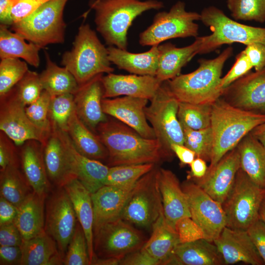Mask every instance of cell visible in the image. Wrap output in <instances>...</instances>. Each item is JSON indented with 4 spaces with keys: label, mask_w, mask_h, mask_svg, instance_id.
Listing matches in <instances>:
<instances>
[{
    "label": "cell",
    "mask_w": 265,
    "mask_h": 265,
    "mask_svg": "<svg viewBox=\"0 0 265 265\" xmlns=\"http://www.w3.org/2000/svg\"><path fill=\"white\" fill-rule=\"evenodd\" d=\"M63 187L70 198L77 220L85 234L91 264L95 257L93 248L94 211L91 194L77 178L70 180Z\"/></svg>",
    "instance_id": "obj_29"
},
{
    "label": "cell",
    "mask_w": 265,
    "mask_h": 265,
    "mask_svg": "<svg viewBox=\"0 0 265 265\" xmlns=\"http://www.w3.org/2000/svg\"><path fill=\"white\" fill-rule=\"evenodd\" d=\"M75 110L73 94L67 93L52 96L49 111L52 127L66 132L69 119Z\"/></svg>",
    "instance_id": "obj_41"
},
{
    "label": "cell",
    "mask_w": 265,
    "mask_h": 265,
    "mask_svg": "<svg viewBox=\"0 0 265 265\" xmlns=\"http://www.w3.org/2000/svg\"><path fill=\"white\" fill-rule=\"evenodd\" d=\"M213 242L222 256L225 265L239 262L251 265H265L246 230L225 226Z\"/></svg>",
    "instance_id": "obj_20"
},
{
    "label": "cell",
    "mask_w": 265,
    "mask_h": 265,
    "mask_svg": "<svg viewBox=\"0 0 265 265\" xmlns=\"http://www.w3.org/2000/svg\"><path fill=\"white\" fill-rule=\"evenodd\" d=\"M10 165H20L19 148L3 132H0V171Z\"/></svg>",
    "instance_id": "obj_49"
},
{
    "label": "cell",
    "mask_w": 265,
    "mask_h": 265,
    "mask_svg": "<svg viewBox=\"0 0 265 265\" xmlns=\"http://www.w3.org/2000/svg\"><path fill=\"white\" fill-rule=\"evenodd\" d=\"M189 165L191 170L187 176L188 179H201L203 178L206 174L208 168L206 161L198 157H196Z\"/></svg>",
    "instance_id": "obj_60"
},
{
    "label": "cell",
    "mask_w": 265,
    "mask_h": 265,
    "mask_svg": "<svg viewBox=\"0 0 265 265\" xmlns=\"http://www.w3.org/2000/svg\"><path fill=\"white\" fill-rule=\"evenodd\" d=\"M28 70L27 64L19 58H8L0 62V96L11 89L23 78Z\"/></svg>",
    "instance_id": "obj_44"
},
{
    "label": "cell",
    "mask_w": 265,
    "mask_h": 265,
    "mask_svg": "<svg viewBox=\"0 0 265 265\" xmlns=\"http://www.w3.org/2000/svg\"><path fill=\"white\" fill-rule=\"evenodd\" d=\"M13 88L26 106L36 101L43 90L39 75L29 70Z\"/></svg>",
    "instance_id": "obj_47"
},
{
    "label": "cell",
    "mask_w": 265,
    "mask_h": 265,
    "mask_svg": "<svg viewBox=\"0 0 265 265\" xmlns=\"http://www.w3.org/2000/svg\"><path fill=\"white\" fill-rule=\"evenodd\" d=\"M181 186L187 197L191 218L202 229L205 239L213 242L226 226L222 204L194 182L186 181Z\"/></svg>",
    "instance_id": "obj_15"
},
{
    "label": "cell",
    "mask_w": 265,
    "mask_h": 265,
    "mask_svg": "<svg viewBox=\"0 0 265 265\" xmlns=\"http://www.w3.org/2000/svg\"><path fill=\"white\" fill-rule=\"evenodd\" d=\"M23 241L22 236L14 222L0 226V246H21Z\"/></svg>",
    "instance_id": "obj_53"
},
{
    "label": "cell",
    "mask_w": 265,
    "mask_h": 265,
    "mask_svg": "<svg viewBox=\"0 0 265 265\" xmlns=\"http://www.w3.org/2000/svg\"><path fill=\"white\" fill-rule=\"evenodd\" d=\"M265 122V114L243 110L222 98L212 104L211 128L213 147L208 169L214 166L255 128Z\"/></svg>",
    "instance_id": "obj_2"
},
{
    "label": "cell",
    "mask_w": 265,
    "mask_h": 265,
    "mask_svg": "<svg viewBox=\"0 0 265 265\" xmlns=\"http://www.w3.org/2000/svg\"><path fill=\"white\" fill-rule=\"evenodd\" d=\"M212 106L211 104H197L179 102L177 115L182 127L195 130L210 127Z\"/></svg>",
    "instance_id": "obj_39"
},
{
    "label": "cell",
    "mask_w": 265,
    "mask_h": 265,
    "mask_svg": "<svg viewBox=\"0 0 265 265\" xmlns=\"http://www.w3.org/2000/svg\"><path fill=\"white\" fill-rule=\"evenodd\" d=\"M97 30L106 43L127 50L128 31L133 20L143 13L164 7L158 0H92Z\"/></svg>",
    "instance_id": "obj_4"
},
{
    "label": "cell",
    "mask_w": 265,
    "mask_h": 265,
    "mask_svg": "<svg viewBox=\"0 0 265 265\" xmlns=\"http://www.w3.org/2000/svg\"><path fill=\"white\" fill-rule=\"evenodd\" d=\"M51 95L43 90L39 98L25 107L26 114L31 122L43 132L50 133L52 126L49 118Z\"/></svg>",
    "instance_id": "obj_46"
},
{
    "label": "cell",
    "mask_w": 265,
    "mask_h": 265,
    "mask_svg": "<svg viewBox=\"0 0 265 265\" xmlns=\"http://www.w3.org/2000/svg\"><path fill=\"white\" fill-rule=\"evenodd\" d=\"M63 265H91L88 251L86 238L80 223L76 228L65 253Z\"/></svg>",
    "instance_id": "obj_45"
},
{
    "label": "cell",
    "mask_w": 265,
    "mask_h": 265,
    "mask_svg": "<svg viewBox=\"0 0 265 265\" xmlns=\"http://www.w3.org/2000/svg\"><path fill=\"white\" fill-rule=\"evenodd\" d=\"M240 168L252 181L265 190V148L250 132L237 146Z\"/></svg>",
    "instance_id": "obj_32"
},
{
    "label": "cell",
    "mask_w": 265,
    "mask_h": 265,
    "mask_svg": "<svg viewBox=\"0 0 265 265\" xmlns=\"http://www.w3.org/2000/svg\"><path fill=\"white\" fill-rule=\"evenodd\" d=\"M0 171V196L18 208L33 191L20 165H10Z\"/></svg>",
    "instance_id": "obj_38"
},
{
    "label": "cell",
    "mask_w": 265,
    "mask_h": 265,
    "mask_svg": "<svg viewBox=\"0 0 265 265\" xmlns=\"http://www.w3.org/2000/svg\"><path fill=\"white\" fill-rule=\"evenodd\" d=\"M134 185L124 186L104 185L91 194L94 211L93 231L107 223L121 218Z\"/></svg>",
    "instance_id": "obj_23"
},
{
    "label": "cell",
    "mask_w": 265,
    "mask_h": 265,
    "mask_svg": "<svg viewBox=\"0 0 265 265\" xmlns=\"http://www.w3.org/2000/svg\"><path fill=\"white\" fill-rule=\"evenodd\" d=\"M148 100L127 96L103 98L102 106L107 115L132 128L142 136L154 139L156 138L154 131L148 123L145 112Z\"/></svg>",
    "instance_id": "obj_17"
},
{
    "label": "cell",
    "mask_w": 265,
    "mask_h": 265,
    "mask_svg": "<svg viewBox=\"0 0 265 265\" xmlns=\"http://www.w3.org/2000/svg\"><path fill=\"white\" fill-rule=\"evenodd\" d=\"M175 230L180 243L205 238L203 230L191 217L185 216L179 219L175 224Z\"/></svg>",
    "instance_id": "obj_48"
},
{
    "label": "cell",
    "mask_w": 265,
    "mask_h": 265,
    "mask_svg": "<svg viewBox=\"0 0 265 265\" xmlns=\"http://www.w3.org/2000/svg\"><path fill=\"white\" fill-rule=\"evenodd\" d=\"M155 165L148 163L109 167L104 185L124 186L134 185L141 177L152 170Z\"/></svg>",
    "instance_id": "obj_40"
},
{
    "label": "cell",
    "mask_w": 265,
    "mask_h": 265,
    "mask_svg": "<svg viewBox=\"0 0 265 265\" xmlns=\"http://www.w3.org/2000/svg\"><path fill=\"white\" fill-rule=\"evenodd\" d=\"M201 44L200 37H197L190 45L178 48L167 42L158 45L159 62L156 77L163 82L180 74L182 68L195 55L199 54Z\"/></svg>",
    "instance_id": "obj_27"
},
{
    "label": "cell",
    "mask_w": 265,
    "mask_h": 265,
    "mask_svg": "<svg viewBox=\"0 0 265 265\" xmlns=\"http://www.w3.org/2000/svg\"><path fill=\"white\" fill-rule=\"evenodd\" d=\"M222 96L235 107L265 114V68L249 72L226 88Z\"/></svg>",
    "instance_id": "obj_16"
},
{
    "label": "cell",
    "mask_w": 265,
    "mask_h": 265,
    "mask_svg": "<svg viewBox=\"0 0 265 265\" xmlns=\"http://www.w3.org/2000/svg\"><path fill=\"white\" fill-rule=\"evenodd\" d=\"M18 208L0 197V226L13 223L17 215Z\"/></svg>",
    "instance_id": "obj_57"
},
{
    "label": "cell",
    "mask_w": 265,
    "mask_h": 265,
    "mask_svg": "<svg viewBox=\"0 0 265 265\" xmlns=\"http://www.w3.org/2000/svg\"><path fill=\"white\" fill-rule=\"evenodd\" d=\"M167 265H222V256L213 242L205 238L179 243L174 248Z\"/></svg>",
    "instance_id": "obj_28"
},
{
    "label": "cell",
    "mask_w": 265,
    "mask_h": 265,
    "mask_svg": "<svg viewBox=\"0 0 265 265\" xmlns=\"http://www.w3.org/2000/svg\"><path fill=\"white\" fill-rule=\"evenodd\" d=\"M250 133L265 148V122L255 128Z\"/></svg>",
    "instance_id": "obj_61"
},
{
    "label": "cell",
    "mask_w": 265,
    "mask_h": 265,
    "mask_svg": "<svg viewBox=\"0 0 265 265\" xmlns=\"http://www.w3.org/2000/svg\"><path fill=\"white\" fill-rule=\"evenodd\" d=\"M45 53L46 68L39 75L43 90L51 96L67 93L74 95L80 86L75 77L65 67H60L53 62L47 52Z\"/></svg>",
    "instance_id": "obj_37"
},
{
    "label": "cell",
    "mask_w": 265,
    "mask_h": 265,
    "mask_svg": "<svg viewBox=\"0 0 265 265\" xmlns=\"http://www.w3.org/2000/svg\"><path fill=\"white\" fill-rule=\"evenodd\" d=\"M259 218L265 223V198L262 203L260 209Z\"/></svg>",
    "instance_id": "obj_62"
},
{
    "label": "cell",
    "mask_w": 265,
    "mask_h": 265,
    "mask_svg": "<svg viewBox=\"0 0 265 265\" xmlns=\"http://www.w3.org/2000/svg\"><path fill=\"white\" fill-rule=\"evenodd\" d=\"M233 51L229 47L213 59H199V67L195 71L166 81L169 90L179 102L212 104L223 93L222 71Z\"/></svg>",
    "instance_id": "obj_3"
},
{
    "label": "cell",
    "mask_w": 265,
    "mask_h": 265,
    "mask_svg": "<svg viewBox=\"0 0 265 265\" xmlns=\"http://www.w3.org/2000/svg\"><path fill=\"white\" fill-rule=\"evenodd\" d=\"M107 48L108 58L119 69L138 75L156 76L159 62L158 45L147 52L133 53L113 46Z\"/></svg>",
    "instance_id": "obj_30"
},
{
    "label": "cell",
    "mask_w": 265,
    "mask_h": 265,
    "mask_svg": "<svg viewBox=\"0 0 265 265\" xmlns=\"http://www.w3.org/2000/svg\"><path fill=\"white\" fill-rule=\"evenodd\" d=\"M170 148L182 165H189L196 157L195 153L184 145L173 144Z\"/></svg>",
    "instance_id": "obj_58"
},
{
    "label": "cell",
    "mask_w": 265,
    "mask_h": 265,
    "mask_svg": "<svg viewBox=\"0 0 265 265\" xmlns=\"http://www.w3.org/2000/svg\"><path fill=\"white\" fill-rule=\"evenodd\" d=\"M246 231L265 265V223L259 218Z\"/></svg>",
    "instance_id": "obj_52"
},
{
    "label": "cell",
    "mask_w": 265,
    "mask_h": 265,
    "mask_svg": "<svg viewBox=\"0 0 265 265\" xmlns=\"http://www.w3.org/2000/svg\"><path fill=\"white\" fill-rule=\"evenodd\" d=\"M18 148L20 165L26 179L33 192L46 197L51 183L44 161L42 143L36 140H29Z\"/></svg>",
    "instance_id": "obj_24"
},
{
    "label": "cell",
    "mask_w": 265,
    "mask_h": 265,
    "mask_svg": "<svg viewBox=\"0 0 265 265\" xmlns=\"http://www.w3.org/2000/svg\"><path fill=\"white\" fill-rule=\"evenodd\" d=\"M200 14V21L210 28L212 33L200 37L199 54L209 53L224 44L238 43L247 46L254 43L265 44V28L238 23L214 6L204 8Z\"/></svg>",
    "instance_id": "obj_6"
},
{
    "label": "cell",
    "mask_w": 265,
    "mask_h": 265,
    "mask_svg": "<svg viewBox=\"0 0 265 265\" xmlns=\"http://www.w3.org/2000/svg\"><path fill=\"white\" fill-rule=\"evenodd\" d=\"M21 265H63L55 241L45 231L38 236L23 240L21 246Z\"/></svg>",
    "instance_id": "obj_31"
},
{
    "label": "cell",
    "mask_w": 265,
    "mask_h": 265,
    "mask_svg": "<svg viewBox=\"0 0 265 265\" xmlns=\"http://www.w3.org/2000/svg\"><path fill=\"white\" fill-rule=\"evenodd\" d=\"M68 0H49L12 29L26 40L42 48L64 41L66 24L63 15Z\"/></svg>",
    "instance_id": "obj_7"
},
{
    "label": "cell",
    "mask_w": 265,
    "mask_h": 265,
    "mask_svg": "<svg viewBox=\"0 0 265 265\" xmlns=\"http://www.w3.org/2000/svg\"><path fill=\"white\" fill-rule=\"evenodd\" d=\"M152 230L150 238L141 248L159 265H167L174 248L180 243L178 235L166 222L164 213L158 218Z\"/></svg>",
    "instance_id": "obj_35"
},
{
    "label": "cell",
    "mask_w": 265,
    "mask_h": 265,
    "mask_svg": "<svg viewBox=\"0 0 265 265\" xmlns=\"http://www.w3.org/2000/svg\"><path fill=\"white\" fill-rule=\"evenodd\" d=\"M102 82L103 98L127 96L150 100L163 82L153 76L118 75L112 73L103 76Z\"/></svg>",
    "instance_id": "obj_21"
},
{
    "label": "cell",
    "mask_w": 265,
    "mask_h": 265,
    "mask_svg": "<svg viewBox=\"0 0 265 265\" xmlns=\"http://www.w3.org/2000/svg\"><path fill=\"white\" fill-rule=\"evenodd\" d=\"M239 168V155L236 147L227 153L214 166L208 169L203 178L190 179H193L194 183L212 198L222 204L232 188Z\"/></svg>",
    "instance_id": "obj_18"
},
{
    "label": "cell",
    "mask_w": 265,
    "mask_h": 265,
    "mask_svg": "<svg viewBox=\"0 0 265 265\" xmlns=\"http://www.w3.org/2000/svg\"><path fill=\"white\" fill-rule=\"evenodd\" d=\"M26 39L16 32H12L7 26H0V57L22 58L30 65L38 67L40 64L39 52L41 47Z\"/></svg>",
    "instance_id": "obj_36"
},
{
    "label": "cell",
    "mask_w": 265,
    "mask_h": 265,
    "mask_svg": "<svg viewBox=\"0 0 265 265\" xmlns=\"http://www.w3.org/2000/svg\"><path fill=\"white\" fill-rule=\"evenodd\" d=\"M253 68L244 50L236 56V61L226 75L221 78V87L224 90L232 83L247 74Z\"/></svg>",
    "instance_id": "obj_50"
},
{
    "label": "cell",
    "mask_w": 265,
    "mask_h": 265,
    "mask_svg": "<svg viewBox=\"0 0 265 265\" xmlns=\"http://www.w3.org/2000/svg\"><path fill=\"white\" fill-rule=\"evenodd\" d=\"M96 134L106 148L109 167L156 164L168 156L157 138H148L117 119L110 117L97 128Z\"/></svg>",
    "instance_id": "obj_1"
},
{
    "label": "cell",
    "mask_w": 265,
    "mask_h": 265,
    "mask_svg": "<svg viewBox=\"0 0 265 265\" xmlns=\"http://www.w3.org/2000/svg\"><path fill=\"white\" fill-rule=\"evenodd\" d=\"M45 211V231L55 241L64 259L78 220L70 198L63 187H58L49 197Z\"/></svg>",
    "instance_id": "obj_14"
},
{
    "label": "cell",
    "mask_w": 265,
    "mask_h": 265,
    "mask_svg": "<svg viewBox=\"0 0 265 265\" xmlns=\"http://www.w3.org/2000/svg\"><path fill=\"white\" fill-rule=\"evenodd\" d=\"M61 64L81 85L96 76L114 71L107 48L102 43L88 24H82L71 50L62 55Z\"/></svg>",
    "instance_id": "obj_5"
},
{
    "label": "cell",
    "mask_w": 265,
    "mask_h": 265,
    "mask_svg": "<svg viewBox=\"0 0 265 265\" xmlns=\"http://www.w3.org/2000/svg\"><path fill=\"white\" fill-rule=\"evenodd\" d=\"M226 3L236 20L265 22V0H226Z\"/></svg>",
    "instance_id": "obj_43"
},
{
    "label": "cell",
    "mask_w": 265,
    "mask_h": 265,
    "mask_svg": "<svg viewBox=\"0 0 265 265\" xmlns=\"http://www.w3.org/2000/svg\"><path fill=\"white\" fill-rule=\"evenodd\" d=\"M52 128L42 144L43 159L50 183L57 187H63L76 178L70 167L62 142L56 131Z\"/></svg>",
    "instance_id": "obj_26"
},
{
    "label": "cell",
    "mask_w": 265,
    "mask_h": 265,
    "mask_svg": "<svg viewBox=\"0 0 265 265\" xmlns=\"http://www.w3.org/2000/svg\"><path fill=\"white\" fill-rule=\"evenodd\" d=\"M25 107L13 88L0 96V130L17 147L29 140L43 144L51 132L47 133L35 126L27 117Z\"/></svg>",
    "instance_id": "obj_13"
},
{
    "label": "cell",
    "mask_w": 265,
    "mask_h": 265,
    "mask_svg": "<svg viewBox=\"0 0 265 265\" xmlns=\"http://www.w3.org/2000/svg\"><path fill=\"white\" fill-rule=\"evenodd\" d=\"M21 246H0V265H21L22 261Z\"/></svg>",
    "instance_id": "obj_55"
},
{
    "label": "cell",
    "mask_w": 265,
    "mask_h": 265,
    "mask_svg": "<svg viewBox=\"0 0 265 265\" xmlns=\"http://www.w3.org/2000/svg\"><path fill=\"white\" fill-rule=\"evenodd\" d=\"M77 150L84 156L107 160L108 152L99 136L79 118L76 110L71 115L66 131Z\"/></svg>",
    "instance_id": "obj_34"
},
{
    "label": "cell",
    "mask_w": 265,
    "mask_h": 265,
    "mask_svg": "<svg viewBox=\"0 0 265 265\" xmlns=\"http://www.w3.org/2000/svg\"><path fill=\"white\" fill-rule=\"evenodd\" d=\"M19 0H0V24L12 26L13 24L11 18V10L13 6Z\"/></svg>",
    "instance_id": "obj_59"
},
{
    "label": "cell",
    "mask_w": 265,
    "mask_h": 265,
    "mask_svg": "<svg viewBox=\"0 0 265 265\" xmlns=\"http://www.w3.org/2000/svg\"><path fill=\"white\" fill-rule=\"evenodd\" d=\"M200 14L186 9L184 2L178 1L168 11L158 13L153 22L139 36L142 46L159 45L166 40L177 38L197 37Z\"/></svg>",
    "instance_id": "obj_11"
},
{
    "label": "cell",
    "mask_w": 265,
    "mask_h": 265,
    "mask_svg": "<svg viewBox=\"0 0 265 265\" xmlns=\"http://www.w3.org/2000/svg\"><path fill=\"white\" fill-rule=\"evenodd\" d=\"M45 198L33 192L18 207L14 223L23 240L30 239L45 231Z\"/></svg>",
    "instance_id": "obj_33"
},
{
    "label": "cell",
    "mask_w": 265,
    "mask_h": 265,
    "mask_svg": "<svg viewBox=\"0 0 265 265\" xmlns=\"http://www.w3.org/2000/svg\"><path fill=\"white\" fill-rule=\"evenodd\" d=\"M265 198V190L254 183L240 168L230 193L222 204L226 226L247 230L259 218Z\"/></svg>",
    "instance_id": "obj_9"
},
{
    "label": "cell",
    "mask_w": 265,
    "mask_h": 265,
    "mask_svg": "<svg viewBox=\"0 0 265 265\" xmlns=\"http://www.w3.org/2000/svg\"><path fill=\"white\" fill-rule=\"evenodd\" d=\"M129 223L120 218L94 231L95 257L120 262L128 255L141 249L146 241L145 237Z\"/></svg>",
    "instance_id": "obj_12"
},
{
    "label": "cell",
    "mask_w": 265,
    "mask_h": 265,
    "mask_svg": "<svg viewBox=\"0 0 265 265\" xmlns=\"http://www.w3.org/2000/svg\"><path fill=\"white\" fill-rule=\"evenodd\" d=\"M184 131V145L193 151L196 157L210 161L213 147V136L211 126L195 130L182 127Z\"/></svg>",
    "instance_id": "obj_42"
},
{
    "label": "cell",
    "mask_w": 265,
    "mask_h": 265,
    "mask_svg": "<svg viewBox=\"0 0 265 265\" xmlns=\"http://www.w3.org/2000/svg\"><path fill=\"white\" fill-rule=\"evenodd\" d=\"M159 182L166 222L175 229L179 219L191 217L186 196L178 178L170 170L159 168Z\"/></svg>",
    "instance_id": "obj_25"
},
{
    "label": "cell",
    "mask_w": 265,
    "mask_h": 265,
    "mask_svg": "<svg viewBox=\"0 0 265 265\" xmlns=\"http://www.w3.org/2000/svg\"><path fill=\"white\" fill-rule=\"evenodd\" d=\"M49 0H19L12 8L11 18L13 24L25 19Z\"/></svg>",
    "instance_id": "obj_51"
},
{
    "label": "cell",
    "mask_w": 265,
    "mask_h": 265,
    "mask_svg": "<svg viewBox=\"0 0 265 265\" xmlns=\"http://www.w3.org/2000/svg\"><path fill=\"white\" fill-rule=\"evenodd\" d=\"M103 74H100L80 85L74 94L75 110L80 120L96 133L99 124L107 120L102 108L104 88L102 82Z\"/></svg>",
    "instance_id": "obj_22"
},
{
    "label": "cell",
    "mask_w": 265,
    "mask_h": 265,
    "mask_svg": "<svg viewBox=\"0 0 265 265\" xmlns=\"http://www.w3.org/2000/svg\"><path fill=\"white\" fill-rule=\"evenodd\" d=\"M244 51L256 71L265 68V44H249L246 46Z\"/></svg>",
    "instance_id": "obj_54"
},
{
    "label": "cell",
    "mask_w": 265,
    "mask_h": 265,
    "mask_svg": "<svg viewBox=\"0 0 265 265\" xmlns=\"http://www.w3.org/2000/svg\"><path fill=\"white\" fill-rule=\"evenodd\" d=\"M159 169L155 166L136 182L127 201L121 218L143 228L150 229L164 213L159 187Z\"/></svg>",
    "instance_id": "obj_10"
},
{
    "label": "cell",
    "mask_w": 265,
    "mask_h": 265,
    "mask_svg": "<svg viewBox=\"0 0 265 265\" xmlns=\"http://www.w3.org/2000/svg\"><path fill=\"white\" fill-rule=\"evenodd\" d=\"M52 128L56 131L62 142L69 163L76 178L91 194L104 186L109 167L101 161L81 155L75 148L66 132Z\"/></svg>",
    "instance_id": "obj_19"
},
{
    "label": "cell",
    "mask_w": 265,
    "mask_h": 265,
    "mask_svg": "<svg viewBox=\"0 0 265 265\" xmlns=\"http://www.w3.org/2000/svg\"><path fill=\"white\" fill-rule=\"evenodd\" d=\"M150 101L145 108L147 119L156 138L170 157L173 153L170 148L172 144L184 143V131L177 115L179 101L169 90L166 81L161 83Z\"/></svg>",
    "instance_id": "obj_8"
},
{
    "label": "cell",
    "mask_w": 265,
    "mask_h": 265,
    "mask_svg": "<svg viewBox=\"0 0 265 265\" xmlns=\"http://www.w3.org/2000/svg\"><path fill=\"white\" fill-rule=\"evenodd\" d=\"M119 265H159V263L141 248L126 256Z\"/></svg>",
    "instance_id": "obj_56"
}]
</instances>
